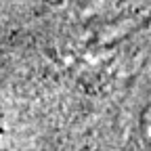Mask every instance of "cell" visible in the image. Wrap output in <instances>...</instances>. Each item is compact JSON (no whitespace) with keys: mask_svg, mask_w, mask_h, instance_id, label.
Returning a JSON list of instances; mask_svg holds the SVG:
<instances>
[{"mask_svg":"<svg viewBox=\"0 0 151 151\" xmlns=\"http://www.w3.org/2000/svg\"><path fill=\"white\" fill-rule=\"evenodd\" d=\"M147 134H149V145H151V124L147 126Z\"/></svg>","mask_w":151,"mask_h":151,"instance_id":"6da1fadb","label":"cell"}]
</instances>
